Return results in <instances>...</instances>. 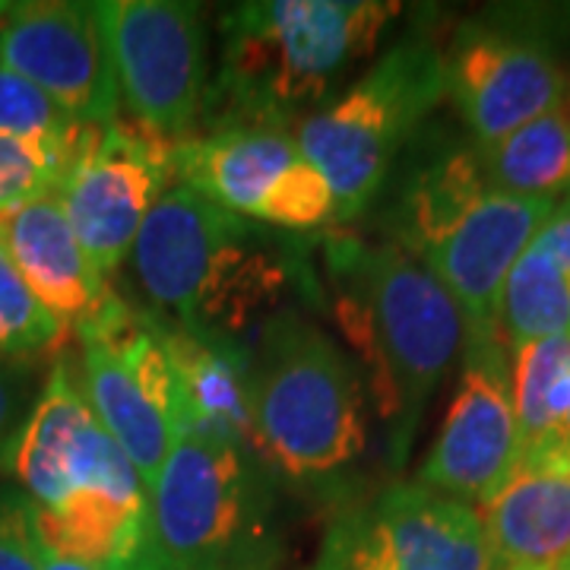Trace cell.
<instances>
[{
	"label": "cell",
	"mask_w": 570,
	"mask_h": 570,
	"mask_svg": "<svg viewBox=\"0 0 570 570\" xmlns=\"http://www.w3.org/2000/svg\"><path fill=\"white\" fill-rule=\"evenodd\" d=\"M336 321L367 367L371 400L403 466L428 400L466 348V321L431 266L403 242H333Z\"/></svg>",
	"instance_id": "cell-1"
},
{
	"label": "cell",
	"mask_w": 570,
	"mask_h": 570,
	"mask_svg": "<svg viewBox=\"0 0 570 570\" xmlns=\"http://www.w3.org/2000/svg\"><path fill=\"white\" fill-rule=\"evenodd\" d=\"M400 3L377 0H261L219 20V77L206 89L213 127H288L324 102L352 63L367 58Z\"/></svg>",
	"instance_id": "cell-2"
},
{
	"label": "cell",
	"mask_w": 570,
	"mask_h": 570,
	"mask_svg": "<svg viewBox=\"0 0 570 570\" xmlns=\"http://www.w3.org/2000/svg\"><path fill=\"white\" fill-rule=\"evenodd\" d=\"M247 352L264 466L288 485L340 482L367 448L362 384L346 352L288 307L254 333Z\"/></svg>",
	"instance_id": "cell-3"
},
{
	"label": "cell",
	"mask_w": 570,
	"mask_h": 570,
	"mask_svg": "<svg viewBox=\"0 0 570 570\" xmlns=\"http://www.w3.org/2000/svg\"><path fill=\"white\" fill-rule=\"evenodd\" d=\"M279 479L257 453L197 431L178 434L149 513L168 570H276L285 558Z\"/></svg>",
	"instance_id": "cell-4"
},
{
	"label": "cell",
	"mask_w": 570,
	"mask_h": 570,
	"mask_svg": "<svg viewBox=\"0 0 570 570\" xmlns=\"http://www.w3.org/2000/svg\"><path fill=\"white\" fill-rule=\"evenodd\" d=\"M444 99L441 48L409 36L333 105L298 124V153L333 190V223L362 216L387 184L390 168L415 140L419 124Z\"/></svg>",
	"instance_id": "cell-5"
},
{
	"label": "cell",
	"mask_w": 570,
	"mask_h": 570,
	"mask_svg": "<svg viewBox=\"0 0 570 570\" xmlns=\"http://www.w3.org/2000/svg\"><path fill=\"white\" fill-rule=\"evenodd\" d=\"M441 63L444 96L479 149L564 105L568 73L551 17L532 7H501L463 20L441 48Z\"/></svg>",
	"instance_id": "cell-6"
},
{
	"label": "cell",
	"mask_w": 570,
	"mask_h": 570,
	"mask_svg": "<svg viewBox=\"0 0 570 570\" xmlns=\"http://www.w3.org/2000/svg\"><path fill=\"white\" fill-rule=\"evenodd\" d=\"M77 340L89 406L149 491L181 431V393L159 321L108 288L102 305L77 326Z\"/></svg>",
	"instance_id": "cell-7"
},
{
	"label": "cell",
	"mask_w": 570,
	"mask_h": 570,
	"mask_svg": "<svg viewBox=\"0 0 570 570\" xmlns=\"http://www.w3.org/2000/svg\"><path fill=\"white\" fill-rule=\"evenodd\" d=\"M127 118L168 142L204 118L209 36L200 7L178 0L96 3Z\"/></svg>",
	"instance_id": "cell-8"
},
{
	"label": "cell",
	"mask_w": 570,
	"mask_h": 570,
	"mask_svg": "<svg viewBox=\"0 0 570 570\" xmlns=\"http://www.w3.org/2000/svg\"><path fill=\"white\" fill-rule=\"evenodd\" d=\"M314 570H491V551L469 504L393 482L336 510Z\"/></svg>",
	"instance_id": "cell-9"
},
{
	"label": "cell",
	"mask_w": 570,
	"mask_h": 570,
	"mask_svg": "<svg viewBox=\"0 0 570 570\" xmlns=\"http://www.w3.org/2000/svg\"><path fill=\"white\" fill-rule=\"evenodd\" d=\"M171 149L175 142L118 115L92 130L70 168L58 200L77 242L105 279L134 250L149 209L171 181Z\"/></svg>",
	"instance_id": "cell-10"
},
{
	"label": "cell",
	"mask_w": 570,
	"mask_h": 570,
	"mask_svg": "<svg viewBox=\"0 0 570 570\" xmlns=\"http://www.w3.org/2000/svg\"><path fill=\"white\" fill-rule=\"evenodd\" d=\"M504 343H466L463 374L441 434L428 450L419 482L463 504H485L520 463Z\"/></svg>",
	"instance_id": "cell-11"
},
{
	"label": "cell",
	"mask_w": 570,
	"mask_h": 570,
	"mask_svg": "<svg viewBox=\"0 0 570 570\" xmlns=\"http://www.w3.org/2000/svg\"><path fill=\"white\" fill-rule=\"evenodd\" d=\"M0 67L36 82L77 121L105 127L121 89L96 3H20L0 26Z\"/></svg>",
	"instance_id": "cell-12"
},
{
	"label": "cell",
	"mask_w": 570,
	"mask_h": 570,
	"mask_svg": "<svg viewBox=\"0 0 570 570\" xmlns=\"http://www.w3.org/2000/svg\"><path fill=\"white\" fill-rule=\"evenodd\" d=\"M10 469L36 508H55L86 489H146L127 453L96 419L67 362L51 367Z\"/></svg>",
	"instance_id": "cell-13"
},
{
	"label": "cell",
	"mask_w": 570,
	"mask_h": 570,
	"mask_svg": "<svg viewBox=\"0 0 570 570\" xmlns=\"http://www.w3.org/2000/svg\"><path fill=\"white\" fill-rule=\"evenodd\" d=\"M554 206L549 200H523L489 190L466 219L422 257L460 307L466 321V343L501 340L498 314L504 283L513 264L551 219Z\"/></svg>",
	"instance_id": "cell-14"
},
{
	"label": "cell",
	"mask_w": 570,
	"mask_h": 570,
	"mask_svg": "<svg viewBox=\"0 0 570 570\" xmlns=\"http://www.w3.org/2000/svg\"><path fill=\"white\" fill-rule=\"evenodd\" d=\"M247 219L194 190L190 184L168 187L142 223L134 245V273L142 295L187 324L206 279L225 250L245 235Z\"/></svg>",
	"instance_id": "cell-15"
},
{
	"label": "cell",
	"mask_w": 570,
	"mask_h": 570,
	"mask_svg": "<svg viewBox=\"0 0 570 570\" xmlns=\"http://www.w3.org/2000/svg\"><path fill=\"white\" fill-rule=\"evenodd\" d=\"M498 568L554 570L570 554V460L527 456L508 485L475 510Z\"/></svg>",
	"instance_id": "cell-16"
},
{
	"label": "cell",
	"mask_w": 570,
	"mask_h": 570,
	"mask_svg": "<svg viewBox=\"0 0 570 570\" xmlns=\"http://www.w3.org/2000/svg\"><path fill=\"white\" fill-rule=\"evenodd\" d=\"M0 245L29 292L67 330H77L108 295V279L80 247L58 197H45L0 219Z\"/></svg>",
	"instance_id": "cell-17"
},
{
	"label": "cell",
	"mask_w": 570,
	"mask_h": 570,
	"mask_svg": "<svg viewBox=\"0 0 570 570\" xmlns=\"http://www.w3.org/2000/svg\"><path fill=\"white\" fill-rule=\"evenodd\" d=\"M165 352L181 393V431L223 438L264 460V441L250 400V352L194 336L159 321Z\"/></svg>",
	"instance_id": "cell-18"
},
{
	"label": "cell",
	"mask_w": 570,
	"mask_h": 570,
	"mask_svg": "<svg viewBox=\"0 0 570 570\" xmlns=\"http://www.w3.org/2000/svg\"><path fill=\"white\" fill-rule=\"evenodd\" d=\"M298 156L288 127L232 124L175 142L171 178L190 184L235 216H257L266 190Z\"/></svg>",
	"instance_id": "cell-19"
},
{
	"label": "cell",
	"mask_w": 570,
	"mask_h": 570,
	"mask_svg": "<svg viewBox=\"0 0 570 570\" xmlns=\"http://www.w3.org/2000/svg\"><path fill=\"white\" fill-rule=\"evenodd\" d=\"M489 194L479 146H450L412 168L400 200V242L425 257Z\"/></svg>",
	"instance_id": "cell-20"
},
{
	"label": "cell",
	"mask_w": 570,
	"mask_h": 570,
	"mask_svg": "<svg viewBox=\"0 0 570 570\" xmlns=\"http://www.w3.org/2000/svg\"><path fill=\"white\" fill-rule=\"evenodd\" d=\"M489 190L561 204L570 197V121L564 105L479 149Z\"/></svg>",
	"instance_id": "cell-21"
},
{
	"label": "cell",
	"mask_w": 570,
	"mask_h": 570,
	"mask_svg": "<svg viewBox=\"0 0 570 570\" xmlns=\"http://www.w3.org/2000/svg\"><path fill=\"white\" fill-rule=\"evenodd\" d=\"M498 330L508 348L530 346L551 336H570L568 273L535 242L510 269L501 295Z\"/></svg>",
	"instance_id": "cell-22"
},
{
	"label": "cell",
	"mask_w": 570,
	"mask_h": 570,
	"mask_svg": "<svg viewBox=\"0 0 570 570\" xmlns=\"http://www.w3.org/2000/svg\"><path fill=\"white\" fill-rule=\"evenodd\" d=\"M92 130L96 124L77 146L20 140L10 134H0V219L13 216L22 206L61 194L63 181L73 163L80 159Z\"/></svg>",
	"instance_id": "cell-23"
},
{
	"label": "cell",
	"mask_w": 570,
	"mask_h": 570,
	"mask_svg": "<svg viewBox=\"0 0 570 570\" xmlns=\"http://www.w3.org/2000/svg\"><path fill=\"white\" fill-rule=\"evenodd\" d=\"M570 371V336H551L513 348L510 400L520 434V456H527L546 438V406L554 381Z\"/></svg>",
	"instance_id": "cell-24"
},
{
	"label": "cell",
	"mask_w": 570,
	"mask_h": 570,
	"mask_svg": "<svg viewBox=\"0 0 570 570\" xmlns=\"http://www.w3.org/2000/svg\"><path fill=\"white\" fill-rule=\"evenodd\" d=\"M67 326L22 283L7 247L0 245V355L32 358L63 346Z\"/></svg>",
	"instance_id": "cell-25"
},
{
	"label": "cell",
	"mask_w": 570,
	"mask_h": 570,
	"mask_svg": "<svg viewBox=\"0 0 570 570\" xmlns=\"http://www.w3.org/2000/svg\"><path fill=\"white\" fill-rule=\"evenodd\" d=\"M89 127L92 124L77 121L48 92H41L36 82L0 67V134L20 140L77 146L89 134Z\"/></svg>",
	"instance_id": "cell-26"
},
{
	"label": "cell",
	"mask_w": 570,
	"mask_h": 570,
	"mask_svg": "<svg viewBox=\"0 0 570 570\" xmlns=\"http://www.w3.org/2000/svg\"><path fill=\"white\" fill-rule=\"evenodd\" d=\"M333 209H336V200H333L326 178L298 156L266 190L254 219L276 225V228H288V232H305V228H317L326 219H333Z\"/></svg>",
	"instance_id": "cell-27"
},
{
	"label": "cell",
	"mask_w": 570,
	"mask_h": 570,
	"mask_svg": "<svg viewBox=\"0 0 570 570\" xmlns=\"http://www.w3.org/2000/svg\"><path fill=\"white\" fill-rule=\"evenodd\" d=\"M0 570H39V542L32 532V501H0Z\"/></svg>",
	"instance_id": "cell-28"
},
{
	"label": "cell",
	"mask_w": 570,
	"mask_h": 570,
	"mask_svg": "<svg viewBox=\"0 0 570 570\" xmlns=\"http://www.w3.org/2000/svg\"><path fill=\"white\" fill-rule=\"evenodd\" d=\"M29 406V374L20 365H0V472L13 466L22 412Z\"/></svg>",
	"instance_id": "cell-29"
},
{
	"label": "cell",
	"mask_w": 570,
	"mask_h": 570,
	"mask_svg": "<svg viewBox=\"0 0 570 570\" xmlns=\"http://www.w3.org/2000/svg\"><path fill=\"white\" fill-rule=\"evenodd\" d=\"M568 456L570 460V371H564L549 393V406H546V438L542 444L527 453V456ZM520 456V460H527Z\"/></svg>",
	"instance_id": "cell-30"
},
{
	"label": "cell",
	"mask_w": 570,
	"mask_h": 570,
	"mask_svg": "<svg viewBox=\"0 0 570 570\" xmlns=\"http://www.w3.org/2000/svg\"><path fill=\"white\" fill-rule=\"evenodd\" d=\"M535 245H542L551 254V261L570 276V197L554 206L551 219L535 235Z\"/></svg>",
	"instance_id": "cell-31"
},
{
	"label": "cell",
	"mask_w": 570,
	"mask_h": 570,
	"mask_svg": "<svg viewBox=\"0 0 570 570\" xmlns=\"http://www.w3.org/2000/svg\"><path fill=\"white\" fill-rule=\"evenodd\" d=\"M39 570H99L86 561H73V558H61V554H51L39 546Z\"/></svg>",
	"instance_id": "cell-32"
},
{
	"label": "cell",
	"mask_w": 570,
	"mask_h": 570,
	"mask_svg": "<svg viewBox=\"0 0 570 570\" xmlns=\"http://www.w3.org/2000/svg\"><path fill=\"white\" fill-rule=\"evenodd\" d=\"M564 111H568V121H570V77H568V89H564Z\"/></svg>",
	"instance_id": "cell-33"
},
{
	"label": "cell",
	"mask_w": 570,
	"mask_h": 570,
	"mask_svg": "<svg viewBox=\"0 0 570 570\" xmlns=\"http://www.w3.org/2000/svg\"><path fill=\"white\" fill-rule=\"evenodd\" d=\"M554 570H570V554H568V558H564V561H561V564H558V568H554Z\"/></svg>",
	"instance_id": "cell-34"
},
{
	"label": "cell",
	"mask_w": 570,
	"mask_h": 570,
	"mask_svg": "<svg viewBox=\"0 0 570 570\" xmlns=\"http://www.w3.org/2000/svg\"><path fill=\"white\" fill-rule=\"evenodd\" d=\"M508 570H542V568H508Z\"/></svg>",
	"instance_id": "cell-35"
},
{
	"label": "cell",
	"mask_w": 570,
	"mask_h": 570,
	"mask_svg": "<svg viewBox=\"0 0 570 570\" xmlns=\"http://www.w3.org/2000/svg\"><path fill=\"white\" fill-rule=\"evenodd\" d=\"M568 283H570V276H568Z\"/></svg>",
	"instance_id": "cell-36"
}]
</instances>
